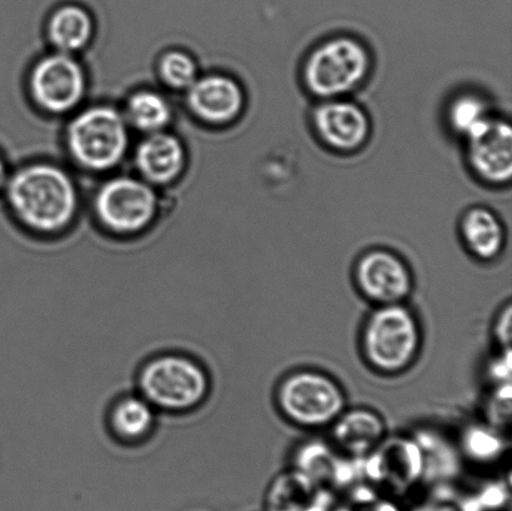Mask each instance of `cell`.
<instances>
[{
	"label": "cell",
	"mask_w": 512,
	"mask_h": 511,
	"mask_svg": "<svg viewBox=\"0 0 512 511\" xmlns=\"http://www.w3.org/2000/svg\"><path fill=\"white\" fill-rule=\"evenodd\" d=\"M7 198L24 227L42 234L67 229L78 208L73 180L63 169L49 164L18 170L7 182Z\"/></svg>",
	"instance_id": "1"
},
{
	"label": "cell",
	"mask_w": 512,
	"mask_h": 511,
	"mask_svg": "<svg viewBox=\"0 0 512 511\" xmlns=\"http://www.w3.org/2000/svg\"><path fill=\"white\" fill-rule=\"evenodd\" d=\"M135 387L159 414L184 415L207 402L212 394V377L192 355L164 352L145 360Z\"/></svg>",
	"instance_id": "2"
},
{
	"label": "cell",
	"mask_w": 512,
	"mask_h": 511,
	"mask_svg": "<svg viewBox=\"0 0 512 511\" xmlns=\"http://www.w3.org/2000/svg\"><path fill=\"white\" fill-rule=\"evenodd\" d=\"M418 315L408 303L374 307L360 332V353L373 372L395 377L413 367L423 348Z\"/></svg>",
	"instance_id": "3"
},
{
	"label": "cell",
	"mask_w": 512,
	"mask_h": 511,
	"mask_svg": "<svg viewBox=\"0 0 512 511\" xmlns=\"http://www.w3.org/2000/svg\"><path fill=\"white\" fill-rule=\"evenodd\" d=\"M374 59L363 40L334 35L316 44L301 65V83L316 100L348 98L373 72Z\"/></svg>",
	"instance_id": "4"
},
{
	"label": "cell",
	"mask_w": 512,
	"mask_h": 511,
	"mask_svg": "<svg viewBox=\"0 0 512 511\" xmlns=\"http://www.w3.org/2000/svg\"><path fill=\"white\" fill-rule=\"evenodd\" d=\"M281 417L306 430L329 429L348 408V398L338 380L318 369L293 370L275 389Z\"/></svg>",
	"instance_id": "5"
},
{
	"label": "cell",
	"mask_w": 512,
	"mask_h": 511,
	"mask_svg": "<svg viewBox=\"0 0 512 511\" xmlns=\"http://www.w3.org/2000/svg\"><path fill=\"white\" fill-rule=\"evenodd\" d=\"M67 143L80 167L107 172L122 162L129 147L128 122L117 109H85L69 124Z\"/></svg>",
	"instance_id": "6"
},
{
	"label": "cell",
	"mask_w": 512,
	"mask_h": 511,
	"mask_svg": "<svg viewBox=\"0 0 512 511\" xmlns=\"http://www.w3.org/2000/svg\"><path fill=\"white\" fill-rule=\"evenodd\" d=\"M425 473L423 445L404 435H386L383 442L361 460L363 483L395 500L413 492L423 482Z\"/></svg>",
	"instance_id": "7"
},
{
	"label": "cell",
	"mask_w": 512,
	"mask_h": 511,
	"mask_svg": "<svg viewBox=\"0 0 512 511\" xmlns=\"http://www.w3.org/2000/svg\"><path fill=\"white\" fill-rule=\"evenodd\" d=\"M158 212V197L149 183L129 177L110 179L95 198V213L103 227L118 235L147 229Z\"/></svg>",
	"instance_id": "8"
},
{
	"label": "cell",
	"mask_w": 512,
	"mask_h": 511,
	"mask_svg": "<svg viewBox=\"0 0 512 511\" xmlns=\"http://www.w3.org/2000/svg\"><path fill=\"white\" fill-rule=\"evenodd\" d=\"M353 282L358 293L374 307L408 303L415 279L406 260L394 250H365L354 264Z\"/></svg>",
	"instance_id": "9"
},
{
	"label": "cell",
	"mask_w": 512,
	"mask_h": 511,
	"mask_svg": "<svg viewBox=\"0 0 512 511\" xmlns=\"http://www.w3.org/2000/svg\"><path fill=\"white\" fill-rule=\"evenodd\" d=\"M316 139L338 154L363 149L371 137V119L360 104L349 98L319 100L310 117Z\"/></svg>",
	"instance_id": "10"
},
{
	"label": "cell",
	"mask_w": 512,
	"mask_h": 511,
	"mask_svg": "<svg viewBox=\"0 0 512 511\" xmlns=\"http://www.w3.org/2000/svg\"><path fill=\"white\" fill-rule=\"evenodd\" d=\"M85 74L77 59L54 53L39 60L30 75V93L40 109L64 114L78 107L85 93Z\"/></svg>",
	"instance_id": "11"
},
{
	"label": "cell",
	"mask_w": 512,
	"mask_h": 511,
	"mask_svg": "<svg viewBox=\"0 0 512 511\" xmlns=\"http://www.w3.org/2000/svg\"><path fill=\"white\" fill-rule=\"evenodd\" d=\"M466 159L481 182L503 187L512 177V128L508 120L491 117L465 138Z\"/></svg>",
	"instance_id": "12"
},
{
	"label": "cell",
	"mask_w": 512,
	"mask_h": 511,
	"mask_svg": "<svg viewBox=\"0 0 512 511\" xmlns=\"http://www.w3.org/2000/svg\"><path fill=\"white\" fill-rule=\"evenodd\" d=\"M293 468L336 494L348 492L359 482L361 460L346 457L326 440H308L295 450Z\"/></svg>",
	"instance_id": "13"
},
{
	"label": "cell",
	"mask_w": 512,
	"mask_h": 511,
	"mask_svg": "<svg viewBox=\"0 0 512 511\" xmlns=\"http://www.w3.org/2000/svg\"><path fill=\"white\" fill-rule=\"evenodd\" d=\"M187 103L195 117L203 122L227 125L242 115L245 93L238 80L228 75H207L190 85Z\"/></svg>",
	"instance_id": "14"
},
{
	"label": "cell",
	"mask_w": 512,
	"mask_h": 511,
	"mask_svg": "<svg viewBox=\"0 0 512 511\" xmlns=\"http://www.w3.org/2000/svg\"><path fill=\"white\" fill-rule=\"evenodd\" d=\"M336 493L291 468L270 483L265 511H334Z\"/></svg>",
	"instance_id": "15"
},
{
	"label": "cell",
	"mask_w": 512,
	"mask_h": 511,
	"mask_svg": "<svg viewBox=\"0 0 512 511\" xmlns=\"http://www.w3.org/2000/svg\"><path fill=\"white\" fill-rule=\"evenodd\" d=\"M329 429L330 443L356 460H363L388 435L384 418L365 407L346 408Z\"/></svg>",
	"instance_id": "16"
},
{
	"label": "cell",
	"mask_w": 512,
	"mask_h": 511,
	"mask_svg": "<svg viewBox=\"0 0 512 511\" xmlns=\"http://www.w3.org/2000/svg\"><path fill=\"white\" fill-rule=\"evenodd\" d=\"M105 419L115 442L135 447L152 438L158 427L159 413L135 390L118 395L110 403Z\"/></svg>",
	"instance_id": "17"
},
{
	"label": "cell",
	"mask_w": 512,
	"mask_h": 511,
	"mask_svg": "<svg viewBox=\"0 0 512 511\" xmlns=\"http://www.w3.org/2000/svg\"><path fill=\"white\" fill-rule=\"evenodd\" d=\"M135 164L152 184H169L179 178L185 165V150L177 137L165 132L148 134L138 145Z\"/></svg>",
	"instance_id": "18"
},
{
	"label": "cell",
	"mask_w": 512,
	"mask_h": 511,
	"mask_svg": "<svg viewBox=\"0 0 512 511\" xmlns=\"http://www.w3.org/2000/svg\"><path fill=\"white\" fill-rule=\"evenodd\" d=\"M459 233L464 248L478 262L493 263L504 252V224L498 214L483 205L466 210L460 220Z\"/></svg>",
	"instance_id": "19"
},
{
	"label": "cell",
	"mask_w": 512,
	"mask_h": 511,
	"mask_svg": "<svg viewBox=\"0 0 512 511\" xmlns=\"http://www.w3.org/2000/svg\"><path fill=\"white\" fill-rule=\"evenodd\" d=\"M48 37L58 52H78L87 47L93 37L92 17L78 5H65L50 18Z\"/></svg>",
	"instance_id": "20"
},
{
	"label": "cell",
	"mask_w": 512,
	"mask_h": 511,
	"mask_svg": "<svg viewBox=\"0 0 512 511\" xmlns=\"http://www.w3.org/2000/svg\"><path fill=\"white\" fill-rule=\"evenodd\" d=\"M172 108L162 94L140 90L127 103L128 124L147 134L164 132L172 122Z\"/></svg>",
	"instance_id": "21"
},
{
	"label": "cell",
	"mask_w": 512,
	"mask_h": 511,
	"mask_svg": "<svg viewBox=\"0 0 512 511\" xmlns=\"http://www.w3.org/2000/svg\"><path fill=\"white\" fill-rule=\"evenodd\" d=\"M493 115L486 99L471 92L456 95L446 110L450 129L464 139Z\"/></svg>",
	"instance_id": "22"
},
{
	"label": "cell",
	"mask_w": 512,
	"mask_h": 511,
	"mask_svg": "<svg viewBox=\"0 0 512 511\" xmlns=\"http://www.w3.org/2000/svg\"><path fill=\"white\" fill-rule=\"evenodd\" d=\"M334 511H404L398 500L375 492L369 485L358 484L345 492L343 500L336 502Z\"/></svg>",
	"instance_id": "23"
},
{
	"label": "cell",
	"mask_w": 512,
	"mask_h": 511,
	"mask_svg": "<svg viewBox=\"0 0 512 511\" xmlns=\"http://www.w3.org/2000/svg\"><path fill=\"white\" fill-rule=\"evenodd\" d=\"M159 74L168 87L183 90L189 89L198 79V68L188 54L173 50L163 55L159 63Z\"/></svg>",
	"instance_id": "24"
},
{
	"label": "cell",
	"mask_w": 512,
	"mask_h": 511,
	"mask_svg": "<svg viewBox=\"0 0 512 511\" xmlns=\"http://www.w3.org/2000/svg\"><path fill=\"white\" fill-rule=\"evenodd\" d=\"M503 448L501 440L496 435L493 427L489 430L483 428L471 429L465 437L466 453L471 458L479 460H489L498 457Z\"/></svg>",
	"instance_id": "25"
},
{
	"label": "cell",
	"mask_w": 512,
	"mask_h": 511,
	"mask_svg": "<svg viewBox=\"0 0 512 511\" xmlns=\"http://www.w3.org/2000/svg\"><path fill=\"white\" fill-rule=\"evenodd\" d=\"M495 392L496 393L490 399L488 408L491 427H504V424H509L510 419V383L499 384Z\"/></svg>",
	"instance_id": "26"
},
{
	"label": "cell",
	"mask_w": 512,
	"mask_h": 511,
	"mask_svg": "<svg viewBox=\"0 0 512 511\" xmlns=\"http://www.w3.org/2000/svg\"><path fill=\"white\" fill-rule=\"evenodd\" d=\"M511 304L508 303L505 305L501 312L498 314V317L495 319L494 324V340L495 343L499 345L501 350L510 349L511 343Z\"/></svg>",
	"instance_id": "27"
},
{
	"label": "cell",
	"mask_w": 512,
	"mask_h": 511,
	"mask_svg": "<svg viewBox=\"0 0 512 511\" xmlns=\"http://www.w3.org/2000/svg\"><path fill=\"white\" fill-rule=\"evenodd\" d=\"M411 511H471L466 504H459L455 502H443V500H438V502H428L419 505L414 510Z\"/></svg>",
	"instance_id": "28"
},
{
	"label": "cell",
	"mask_w": 512,
	"mask_h": 511,
	"mask_svg": "<svg viewBox=\"0 0 512 511\" xmlns=\"http://www.w3.org/2000/svg\"><path fill=\"white\" fill-rule=\"evenodd\" d=\"M8 182V173L7 168H5V164L0 158V189L4 187L5 184Z\"/></svg>",
	"instance_id": "29"
}]
</instances>
